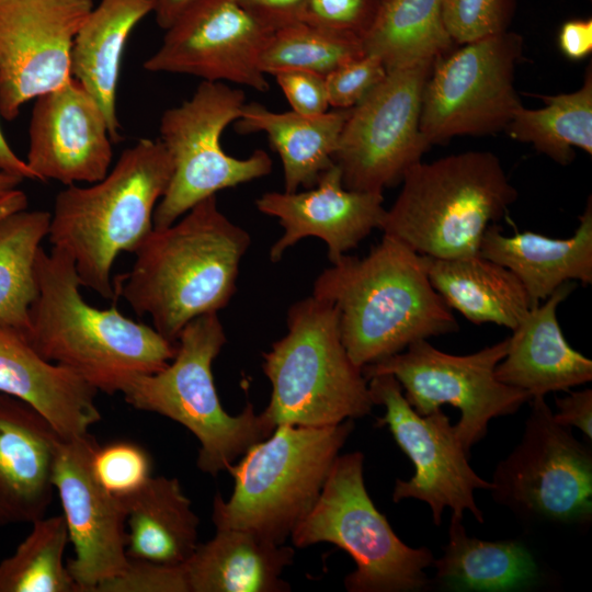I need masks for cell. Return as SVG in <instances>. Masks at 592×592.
<instances>
[{"instance_id":"f1b7e54d","label":"cell","mask_w":592,"mask_h":592,"mask_svg":"<svg viewBox=\"0 0 592 592\" xmlns=\"http://www.w3.org/2000/svg\"><path fill=\"white\" fill-rule=\"evenodd\" d=\"M428 274L449 308L476 325L491 322L513 330L532 308L516 275L479 254L458 259L428 257Z\"/></svg>"},{"instance_id":"d590c367","label":"cell","mask_w":592,"mask_h":592,"mask_svg":"<svg viewBox=\"0 0 592 592\" xmlns=\"http://www.w3.org/2000/svg\"><path fill=\"white\" fill-rule=\"evenodd\" d=\"M516 0H442L445 29L458 44L508 31Z\"/></svg>"},{"instance_id":"4fadbf2b","label":"cell","mask_w":592,"mask_h":592,"mask_svg":"<svg viewBox=\"0 0 592 592\" xmlns=\"http://www.w3.org/2000/svg\"><path fill=\"white\" fill-rule=\"evenodd\" d=\"M463 45L435 60L424 87L420 130L431 146L505 129L522 105L514 88L522 37L508 30Z\"/></svg>"},{"instance_id":"d6a6232c","label":"cell","mask_w":592,"mask_h":592,"mask_svg":"<svg viewBox=\"0 0 592 592\" xmlns=\"http://www.w3.org/2000/svg\"><path fill=\"white\" fill-rule=\"evenodd\" d=\"M50 213L19 210L0 215V323L25 332L37 296L35 260L48 235Z\"/></svg>"},{"instance_id":"8992f818","label":"cell","mask_w":592,"mask_h":592,"mask_svg":"<svg viewBox=\"0 0 592 592\" xmlns=\"http://www.w3.org/2000/svg\"><path fill=\"white\" fill-rule=\"evenodd\" d=\"M353 429L351 419L319 428L276 425L227 468L235 486L227 501L214 497L216 530H247L284 544L317 501Z\"/></svg>"},{"instance_id":"f546056e","label":"cell","mask_w":592,"mask_h":592,"mask_svg":"<svg viewBox=\"0 0 592 592\" xmlns=\"http://www.w3.org/2000/svg\"><path fill=\"white\" fill-rule=\"evenodd\" d=\"M444 553L434 559L435 580L454 591H513L533 585L538 565L517 540L488 542L467 535L462 520L451 517Z\"/></svg>"},{"instance_id":"d6986e66","label":"cell","mask_w":592,"mask_h":592,"mask_svg":"<svg viewBox=\"0 0 592 592\" xmlns=\"http://www.w3.org/2000/svg\"><path fill=\"white\" fill-rule=\"evenodd\" d=\"M112 143L101 107L70 78L35 99L25 162L35 180L95 183L110 171Z\"/></svg>"},{"instance_id":"2e32d148","label":"cell","mask_w":592,"mask_h":592,"mask_svg":"<svg viewBox=\"0 0 592 592\" xmlns=\"http://www.w3.org/2000/svg\"><path fill=\"white\" fill-rule=\"evenodd\" d=\"M164 31L146 70L269 90L260 57L273 31L239 0H194Z\"/></svg>"},{"instance_id":"ba28073f","label":"cell","mask_w":592,"mask_h":592,"mask_svg":"<svg viewBox=\"0 0 592 592\" xmlns=\"http://www.w3.org/2000/svg\"><path fill=\"white\" fill-rule=\"evenodd\" d=\"M226 342L217 312L198 316L180 332L171 363L156 373L132 376L119 391L135 409L167 417L192 432L200 442L196 465L212 476L227 470L275 429L252 403L236 415L221 407L212 365Z\"/></svg>"},{"instance_id":"74e56055","label":"cell","mask_w":592,"mask_h":592,"mask_svg":"<svg viewBox=\"0 0 592 592\" xmlns=\"http://www.w3.org/2000/svg\"><path fill=\"white\" fill-rule=\"evenodd\" d=\"M384 0H306L301 22L363 42Z\"/></svg>"},{"instance_id":"52a82bcc","label":"cell","mask_w":592,"mask_h":592,"mask_svg":"<svg viewBox=\"0 0 592 592\" xmlns=\"http://www.w3.org/2000/svg\"><path fill=\"white\" fill-rule=\"evenodd\" d=\"M286 327L263 353L272 386L267 419L275 426L319 428L369 414L368 380L341 341L335 308L310 295L288 308Z\"/></svg>"},{"instance_id":"60d3db41","label":"cell","mask_w":592,"mask_h":592,"mask_svg":"<svg viewBox=\"0 0 592 592\" xmlns=\"http://www.w3.org/2000/svg\"><path fill=\"white\" fill-rule=\"evenodd\" d=\"M273 77L292 111L316 116L330 110L325 77L304 70H282Z\"/></svg>"},{"instance_id":"5bb4252c","label":"cell","mask_w":592,"mask_h":592,"mask_svg":"<svg viewBox=\"0 0 592 592\" xmlns=\"http://www.w3.org/2000/svg\"><path fill=\"white\" fill-rule=\"evenodd\" d=\"M434 61L397 68L350 110L333 162L346 189L383 193L431 147L420 130L425 83Z\"/></svg>"},{"instance_id":"30bf717a","label":"cell","mask_w":592,"mask_h":592,"mask_svg":"<svg viewBox=\"0 0 592 592\" xmlns=\"http://www.w3.org/2000/svg\"><path fill=\"white\" fill-rule=\"evenodd\" d=\"M241 89L225 82L202 81L193 95L163 112L159 140L173 166L169 186L153 212V228L172 225L201 201L217 192L263 178L272 159L262 149L247 158L228 155L220 137L241 115Z\"/></svg>"},{"instance_id":"e0dca14e","label":"cell","mask_w":592,"mask_h":592,"mask_svg":"<svg viewBox=\"0 0 592 592\" xmlns=\"http://www.w3.org/2000/svg\"><path fill=\"white\" fill-rule=\"evenodd\" d=\"M92 0H0V115L12 121L32 99L70 78L73 38Z\"/></svg>"},{"instance_id":"603a6c76","label":"cell","mask_w":592,"mask_h":592,"mask_svg":"<svg viewBox=\"0 0 592 592\" xmlns=\"http://www.w3.org/2000/svg\"><path fill=\"white\" fill-rule=\"evenodd\" d=\"M576 286L572 281L563 283L512 330L506 353L494 369L498 380L532 398L591 382L592 361L570 346L557 319L558 306Z\"/></svg>"},{"instance_id":"836d02e7","label":"cell","mask_w":592,"mask_h":592,"mask_svg":"<svg viewBox=\"0 0 592 592\" xmlns=\"http://www.w3.org/2000/svg\"><path fill=\"white\" fill-rule=\"evenodd\" d=\"M14 554L0 562V592H80L64 554L69 535L64 515L41 517Z\"/></svg>"},{"instance_id":"4dcf8cb0","label":"cell","mask_w":592,"mask_h":592,"mask_svg":"<svg viewBox=\"0 0 592 592\" xmlns=\"http://www.w3.org/2000/svg\"><path fill=\"white\" fill-rule=\"evenodd\" d=\"M442 18V0H384L363 39L387 71L434 61L453 44Z\"/></svg>"},{"instance_id":"9a60e30c","label":"cell","mask_w":592,"mask_h":592,"mask_svg":"<svg viewBox=\"0 0 592 592\" xmlns=\"http://www.w3.org/2000/svg\"><path fill=\"white\" fill-rule=\"evenodd\" d=\"M374 405L385 408L377 419L378 426H387L401 451L414 466L409 480L397 479L394 502L415 499L425 502L436 526L447 506L454 519L463 520L464 511L483 523V514L475 502L476 489H492V483L480 478L468 463L469 453L459 441L449 418L440 408L421 415L405 398L398 380L389 374L368 379Z\"/></svg>"},{"instance_id":"6da1fadb","label":"cell","mask_w":592,"mask_h":592,"mask_svg":"<svg viewBox=\"0 0 592 592\" xmlns=\"http://www.w3.org/2000/svg\"><path fill=\"white\" fill-rule=\"evenodd\" d=\"M250 244L249 232L219 209L216 195L209 196L172 225L152 229L134 252L130 271L114 280L115 295L177 343L191 320L229 304Z\"/></svg>"},{"instance_id":"ac0fdd59","label":"cell","mask_w":592,"mask_h":592,"mask_svg":"<svg viewBox=\"0 0 592 592\" xmlns=\"http://www.w3.org/2000/svg\"><path fill=\"white\" fill-rule=\"evenodd\" d=\"M96 446L89 433L64 439L53 475L75 551L67 568L80 592H95L128 562L125 502L95 478L91 459Z\"/></svg>"},{"instance_id":"7bdbcfd3","label":"cell","mask_w":592,"mask_h":592,"mask_svg":"<svg viewBox=\"0 0 592 592\" xmlns=\"http://www.w3.org/2000/svg\"><path fill=\"white\" fill-rule=\"evenodd\" d=\"M569 392V391H568ZM555 420L567 428L576 426L591 440L592 437V390L585 388L570 391L565 397H556Z\"/></svg>"},{"instance_id":"9c48e42d","label":"cell","mask_w":592,"mask_h":592,"mask_svg":"<svg viewBox=\"0 0 592 592\" xmlns=\"http://www.w3.org/2000/svg\"><path fill=\"white\" fill-rule=\"evenodd\" d=\"M364 455H338L309 512L294 527V546L330 543L348 553L355 570L344 579L349 592H415L430 587L424 569L434 557L413 548L392 531L364 483Z\"/></svg>"},{"instance_id":"e575fe53","label":"cell","mask_w":592,"mask_h":592,"mask_svg":"<svg viewBox=\"0 0 592 592\" xmlns=\"http://www.w3.org/2000/svg\"><path fill=\"white\" fill-rule=\"evenodd\" d=\"M365 54L361 39L297 22L274 30L260 57L265 75L304 70L326 77Z\"/></svg>"},{"instance_id":"f35d334b","label":"cell","mask_w":592,"mask_h":592,"mask_svg":"<svg viewBox=\"0 0 592 592\" xmlns=\"http://www.w3.org/2000/svg\"><path fill=\"white\" fill-rule=\"evenodd\" d=\"M95 592H190L183 565L128 558L126 567Z\"/></svg>"},{"instance_id":"f6af8a7d","label":"cell","mask_w":592,"mask_h":592,"mask_svg":"<svg viewBox=\"0 0 592 592\" xmlns=\"http://www.w3.org/2000/svg\"><path fill=\"white\" fill-rule=\"evenodd\" d=\"M0 171L20 177L22 179L35 180L34 174L10 148L0 128Z\"/></svg>"},{"instance_id":"1f68e13d","label":"cell","mask_w":592,"mask_h":592,"mask_svg":"<svg viewBox=\"0 0 592 592\" xmlns=\"http://www.w3.org/2000/svg\"><path fill=\"white\" fill-rule=\"evenodd\" d=\"M546 106L517 107L505 127L515 140L532 144L559 164H570L573 148L592 155V71L587 69L583 84L570 93L542 96Z\"/></svg>"},{"instance_id":"277c9868","label":"cell","mask_w":592,"mask_h":592,"mask_svg":"<svg viewBox=\"0 0 592 592\" xmlns=\"http://www.w3.org/2000/svg\"><path fill=\"white\" fill-rule=\"evenodd\" d=\"M173 166L159 139L141 138L91 186L67 185L55 198L48 238L73 261L81 286L115 297L112 265L135 252L153 229V212Z\"/></svg>"},{"instance_id":"7dc6e473","label":"cell","mask_w":592,"mask_h":592,"mask_svg":"<svg viewBox=\"0 0 592 592\" xmlns=\"http://www.w3.org/2000/svg\"><path fill=\"white\" fill-rule=\"evenodd\" d=\"M22 181L20 177L0 171V198L15 190Z\"/></svg>"},{"instance_id":"3957f363","label":"cell","mask_w":592,"mask_h":592,"mask_svg":"<svg viewBox=\"0 0 592 592\" xmlns=\"http://www.w3.org/2000/svg\"><path fill=\"white\" fill-rule=\"evenodd\" d=\"M37 296L29 309L24 332L47 361L67 367L98 391L119 392L137 374L156 373L177 353V343L153 327L125 317L113 304L99 309L80 293L72 259L42 247L35 260Z\"/></svg>"},{"instance_id":"83f0119b","label":"cell","mask_w":592,"mask_h":592,"mask_svg":"<svg viewBox=\"0 0 592 592\" xmlns=\"http://www.w3.org/2000/svg\"><path fill=\"white\" fill-rule=\"evenodd\" d=\"M127 511L128 558L183 565L195 551L200 519L177 478L150 477L123 498Z\"/></svg>"},{"instance_id":"44dd1931","label":"cell","mask_w":592,"mask_h":592,"mask_svg":"<svg viewBox=\"0 0 592 592\" xmlns=\"http://www.w3.org/2000/svg\"><path fill=\"white\" fill-rule=\"evenodd\" d=\"M62 440L33 407L0 394V525L45 516Z\"/></svg>"},{"instance_id":"ffe728a7","label":"cell","mask_w":592,"mask_h":592,"mask_svg":"<svg viewBox=\"0 0 592 592\" xmlns=\"http://www.w3.org/2000/svg\"><path fill=\"white\" fill-rule=\"evenodd\" d=\"M383 193L349 190L335 163L316 185L303 192H266L255 207L274 217L283 235L270 249V260L278 262L299 240L317 237L328 248L330 263L356 248L374 229H380L386 208Z\"/></svg>"},{"instance_id":"ee69618b","label":"cell","mask_w":592,"mask_h":592,"mask_svg":"<svg viewBox=\"0 0 592 592\" xmlns=\"http://www.w3.org/2000/svg\"><path fill=\"white\" fill-rule=\"evenodd\" d=\"M559 47L570 59H582L592 50V20H569L559 32Z\"/></svg>"},{"instance_id":"8fae6325","label":"cell","mask_w":592,"mask_h":592,"mask_svg":"<svg viewBox=\"0 0 592 592\" xmlns=\"http://www.w3.org/2000/svg\"><path fill=\"white\" fill-rule=\"evenodd\" d=\"M530 401L520 443L493 473L492 498L527 520L587 524L592 517L591 451L555 420L544 397Z\"/></svg>"},{"instance_id":"bcb514c9","label":"cell","mask_w":592,"mask_h":592,"mask_svg":"<svg viewBox=\"0 0 592 592\" xmlns=\"http://www.w3.org/2000/svg\"><path fill=\"white\" fill-rule=\"evenodd\" d=\"M157 24L167 30L194 0H152Z\"/></svg>"},{"instance_id":"cb8c5ba5","label":"cell","mask_w":592,"mask_h":592,"mask_svg":"<svg viewBox=\"0 0 592 592\" xmlns=\"http://www.w3.org/2000/svg\"><path fill=\"white\" fill-rule=\"evenodd\" d=\"M479 255L509 269L523 284L532 307L566 282L592 283V198L570 238L557 239L524 231L505 236L492 224L485 231Z\"/></svg>"},{"instance_id":"ab89813d","label":"cell","mask_w":592,"mask_h":592,"mask_svg":"<svg viewBox=\"0 0 592 592\" xmlns=\"http://www.w3.org/2000/svg\"><path fill=\"white\" fill-rule=\"evenodd\" d=\"M387 75L382 59L364 54L325 77L331 109H352L363 100Z\"/></svg>"},{"instance_id":"4316f807","label":"cell","mask_w":592,"mask_h":592,"mask_svg":"<svg viewBox=\"0 0 592 592\" xmlns=\"http://www.w3.org/2000/svg\"><path fill=\"white\" fill-rule=\"evenodd\" d=\"M351 109H331L316 116L294 111L274 112L264 105L246 103L235 128L240 134L262 132L278 153L284 191L310 189L334 162L343 125Z\"/></svg>"},{"instance_id":"7402d4cb","label":"cell","mask_w":592,"mask_h":592,"mask_svg":"<svg viewBox=\"0 0 592 592\" xmlns=\"http://www.w3.org/2000/svg\"><path fill=\"white\" fill-rule=\"evenodd\" d=\"M96 392L72 371L45 360L24 332L0 323V394L33 407L62 439L86 435L101 420Z\"/></svg>"},{"instance_id":"484cf974","label":"cell","mask_w":592,"mask_h":592,"mask_svg":"<svg viewBox=\"0 0 592 592\" xmlns=\"http://www.w3.org/2000/svg\"><path fill=\"white\" fill-rule=\"evenodd\" d=\"M151 12L152 0H101L73 38L70 76L101 107L113 143L121 140L116 92L123 50L133 29Z\"/></svg>"},{"instance_id":"d4e9b609","label":"cell","mask_w":592,"mask_h":592,"mask_svg":"<svg viewBox=\"0 0 592 592\" xmlns=\"http://www.w3.org/2000/svg\"><path fill=\"white\" fill-rule=\"evenodd\" d=\"M295 550L241 528L216 530L184 563L190 592H286Z\"/></svg>"},{"instance_id":"7c38bea8","label":"cell","mask_w":592,"mask_h":592,"mask_svg":"<svg viewBox=\"0 0 592 592\" xmlns=\"http://www.w3.org/2000/svg\"><path fill=\"white\" fill-rule=\"evenodd\" d=\"M509 337L467 355L445 353L426 339L403 351L362 368L368 380L376 375H392L405 398L421 415L443 405L460 411L454 425L464 448L469 453L482 440L493 418L515 413L532 396L497 379L494 369L504 357Z\"/></svg>"},{"instance_id":"b9f144b4","label":"cell","mask_w":592,"mask_h":592,"mask_svg":"<svg viewBox=\"0 0 592 592\" xmlns=\"http://www.w3.org/2000/svg\"><path fill=\"white\" fill-rule=\"evenodd\" d=\"M239 1L250 14L272 31L301 22L306 3V0Z\"/></svg>"},{"instance_id":"5b68a950","label":"cell","mask_w":592,"mask_h":592,"mask_svg":"<svg viewBox=\"0 0 592 592\" xmlns=\"http://www.w3.org/2000/svg\"><path fill=\"white\" fill-rule=\"evenodd\" d=\"M401 182L380 230L435 259L479 254L485 231L517 198L499 158L490 151L419 161Z\"/></svg>"},{"instance_id":"7a4b0ae2","label":"cell","mask_w":592,"mask_h":592,"mask_svg":"<svg viewBox=\"0 0 592 592\" xmlns=\"http://www.w3.org/2000/svg\"><path fill=\"white\" fill-rule=\"evenodd\" d=\"M311 295L335 308L341 341L360 368L459 330L429 280L428 257L387 235L366 257L344 254L331 263Z\"/></svg>"},{"instance_id":"8d00e7d4","label":"cell","mask_w":592,"mask_h":592,"mask_svg":"<svg viewBox=\"0 0 592 592\" xmlns=\"http://www.w3.org/2000/svg\"><path fill=\"white\" fill-rule=\"evenodd\" d=\"M91 466L101 486L121 498L137 492L151 477L148 453L130 442L96 446Z\"/></svg>"}]
</instances>
